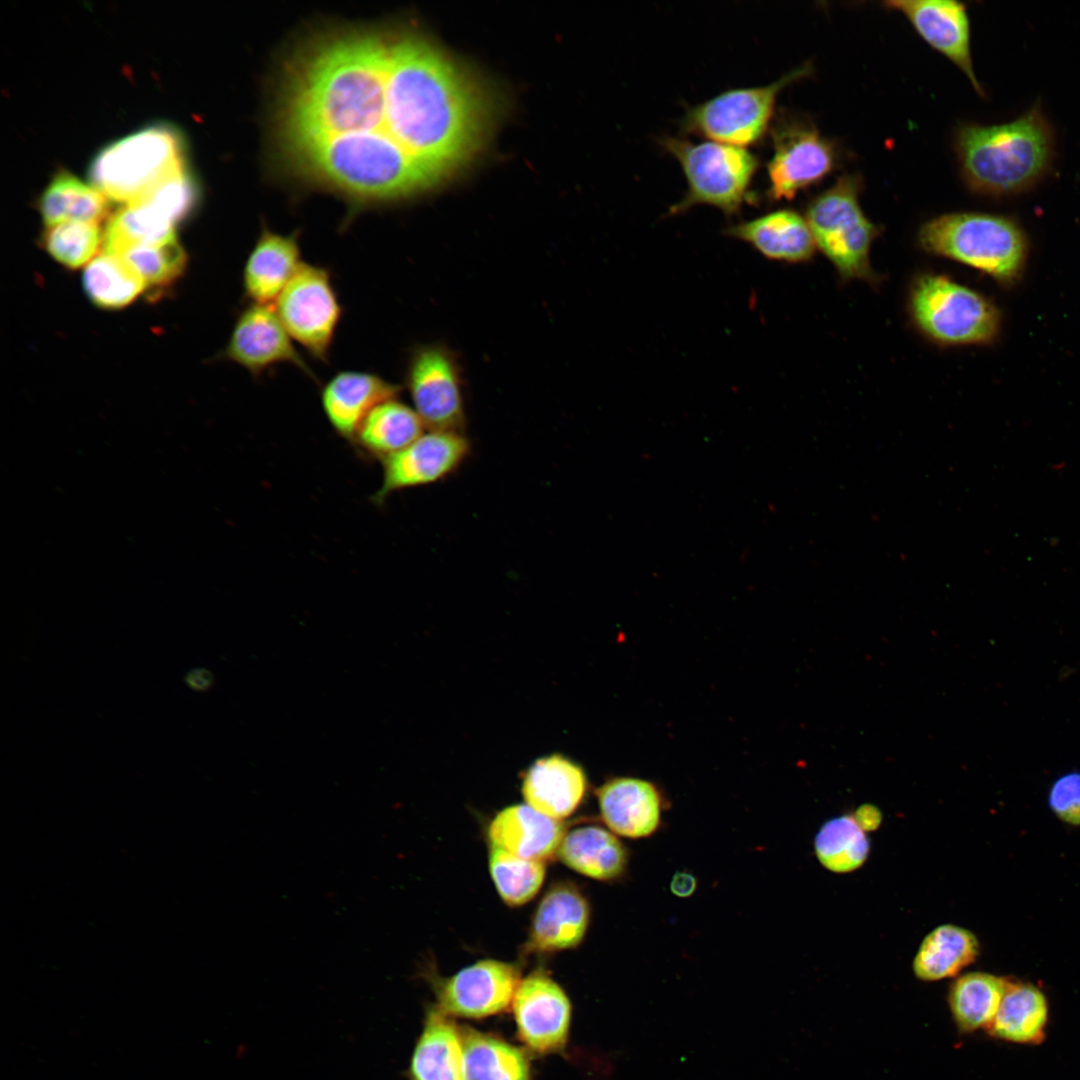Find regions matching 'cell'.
<instances>
[{"instance_id":"cell-24","label":"cell","mask_w":1080,"mask_h":1080,"mask_svg":"<svg viewBox=\"0 0 1080 1080\" xmlns=\"http://www.w3.org/2000/svg\"><path fill=\"white\" fill-rule=\"evenodd\" d=\"M406 1076L408 1080H463L461 1029L435 1004L425 1010Z\"/></svg>"},{"instance_id":"cell-7","label":"cell","mask_w":1080,"mask_h":1080,"mask_svg":"<svg viewBox=\"0 0 1080 1080\" xmlns=\"http://www.w3.org/2000/svg\"><path fill=\"white\" fill-rule=\"evenodd\" d=\"M175 130L152 126L105 147L90 166L93 186L108 199L130 203L165 178L185 169Z\"/></svg>"},{"instance_id":"cell-34","label":"cell","mask_w":1080,"mask_h":1080,"mask_svg":"<svg viewBox=\"0 0 1080 1080\" xmlns=\"http://www.w3.org/2000/svg\"><path fill=\"white\" fill-rule=\"evenodd\" d=\"M818 861L834 873H848L861 867L869 854L866 832L853 815L830 819L822 825L814 842Z\"/></svg>"},{"instance_id":"cell-29","label":"cell","mask_w":1080,"mask_h":1080,"mask_svg":"<svg viewBox=\"0 0 1080 1080\" xmlns=\"http://www.w3.org/2000/svg\"><path fill=\"white\" fill-rule=\"evenodd\" d=\"M979 948L970 930L953 924L938 926L922 940L913 960V972L923 981L954 977L976 960Z\"/></svg>"},{"instance_id":"cell-25","label":"cell","mask_w":1080,"mask_h":1080,"mask_svg":"<svg viewBox=\"0 0 1080 1080\" xmlns=\"http://www.w3.org/2000/svg\"><path fill=\"white\" fill-rule=\"evenodd\" d=\"M557 856L572 870L600 881L620 877L628 864L624 845L599 826L575 828L564 835Z\"/></svg>"},{"instance_id":"cell-30","label":"cell","mask_w":1080,"mask_h":1080,"mask_svg":"<svg viewBox=\"0 0 1080 1080\" xmlns=\"http://www.w3.org/2000/svg\"><path fill=\"white\" fill-rule=\"evenodd\" d=\"M1008 980L986 972H969L958 977L948 991L952 1018L960 1032L990 1026L1004 996Z\"/></svg>"},{"instance_id":"cell-11","label":"cell","mask_w":1080,"mask_h":1080,"mask_svg":"<svg viewBox=\"0 0 1080 1080\" xmlns=\"http://www.w3.org/2000/svg\"><path fill=\"white\" fill-rule=\"evenodd\" d=\"M294 343L274 305L247 303L238 313L220 356L256 379L271 374L280 365L289 364L317 381Z\"/></svg>"},{"instance_id":"cell-4","label":"cell","mask_w":1080,"mask_h":1080,"mask_svg":"<svg viewBox=\"0 0 1080 1080\" xmlns=\"http://www.w3.org/2000/svg\"><path fill=\"white\" fill-rule=\"evenodd\" d=\"M856 175L840 177L808 205L805 219L816 248L830 261L841 280L880 282L870 263V250L879 228L864 214Z\"/></svg>"},{"instance_id":"cell-39","label":"cell","mask_w":1080,"mask_h":1080,"mask_svg":"<svg viewBox=\"0 0 1080 1080\" xmlns=\"http://www.w3.org/2000/svg\"><path fill=\"white\" fill-rule=\"evenodd\" d=\"M1048 806L1065 824L1080 826V771L1066 772L1053 781Z\"/></svg>"},{"instance_id":"cell-28","label":"cell","mask_w":1080,"mask_h":1080,"mask_svg":"<svg viewBox=\"0 0 1080 1080\" xmlns=\"http://www.w3.org/2000/svg\"><path fill=\"white\" fill-rule=\"evenodd\" d=\"M424 428L413 407L392 398L369 412L353 441L367 454L382 460L408 446Z\"/></svg>"},{"instance_id":"cell-5","label":"cell","mask_w":1080,"mask_h":1080,"mask_svg":"<svg viewBox=\"0 0 1080 1080\" xmlns=\"http://www.w3.org/2000/svg\"><path fill=\"white\" fill-rule=\"evenodd\" d=\"M908 312L920 333L941 346L988 344L1000 328L999 311L986 297L942 274L914 278Z\"/></svg>"},{"instance_id":"cell-16","label":"cell","mask_w":1080,"mask_h":1080,"mask_svg":"<svg viewBox=\"0 0 1080 1080\" xmlns=\"http://www.w3.org/2000/svg\"><path fill=\"white\" fill-rule=\"evenodd\" d=\"M921 38L947 57L968 77L975 90H983L975 76L970 51V24L965 6L953 0H890Z\"/></svg>"},{"instance_id":"cell-31","label":"cell","mask_w":1080,"mask_h":1080,"mask_svg":"<svg viewBox=\"0 0 1080 1080\" xmlns=\"http://www.w3.org/2000/svg\"><path fill=\"white\" fill-rule=\"evenodd\" d=\"M45 225L65 221L99 223L108 214V198L95 186L62 172L54 177L39 202Z\"/></svg>"},{"instance_id":"cell-40","label":"cell","mask_w":1080,"mask_h":1080,"mask_svg":"<svg viewBox=\"0 0 1080 1080\" xmlns=\"http://www.w3.org/2000/svg\"><path fill=\"white\" fill-rule=\"evenodd\" d=\"M187 687L195 692H206L214 684V676L206 668L198 667L190 669L183 677Z\"/></svg>"},{"instance_id":"cell-32","label":"cell","mask_w":1080,"mask_h":1080,"mask_svg":"<svg viewBox=\"0 0 1080 1080\" xmlns=\"http://www.w3.org/2000/svg\"><path fill=\"white\" fill-rule=\"evenodd\" d=\"M82 285L89 300L106 310L128 306L147 289L143 278L129 263L106 251L86 265Z\"/></svg>"},{"instance_id":"cell-22","label":"cell","mask_w":1080,"mask_h":1080,"mask_svg":"<svg viewBox=\"0 0 1080 1080\" xmlns=\"http://www.w3.org/2000/svg\"><path fill=\"white\" fill-rule=\"evenodd\" d=\"M583 769L554 754L538 759L526 772L522 794L531 808L555 820L571 815L586 792Z\"/></svg>"},{"instance_id":"cell-21","label":"cell","mask_w":1080,"mask_h":1080,"mask_svg":"<svg viewBox=\"0 0 1080 1080\" xmlns=\"http://www.w3.org/2000/svg\"><path fill=\"white\" fill-rule=\"evenodd\" d=\"M564 826L529 805L501 810L488 828L490 845L519 858L544 862L557 856Z\"/></svg>"},{"instance_id":"cell-23","label":"cell","mask_w":1080,"mask_h":1080,"mask_svg":"<svg viewBox=\"0 0 1080 1080\" xmlns=\"http://www.w3.org/2000/svg\"><path fill=\"white\" fill-rule=\"evenodd\" d=\"M590 908L573 885L559 883L548 890L533 917L530 946L550 952L576 947L588 928Z\"/></svg>"},{"instance_id":"cell-19","label":"cell","mask_w":1080,"mask_h":1080,"mask_svg":"<svg viewBox=\"0 0 1080 1080\" xmlns=\"http://www.w3.org/2000/svg\"><path fill=\"white\" fill-rule=\"evenodd\" d=\"M600 814L605 824L623 837L650 836L660 824L662 797L650 781L634 777H615L596 791Z\"/></svg>"},{"instance_id":"cell-8","label":"cell","mask_w":1080,"mask_h":1080,"mask_svg":"<svg viewBox=\"0 0 1080 1080\" xmlns=\"http://www.w3.org/2000/svg\"><path fill=\"white\" fill-rule=\"evenodd\" d=\"M811 72L812 65L805 63L769 85L724 91L691 107L681 127L719 143L739 147L757 143L768 130L779 93Z\"/></svg>"},{"instance_id":"cell-35","label":"cell","mask_w":1080,"mask_h":1080,"mask_svg":"<svg viewBox=\"0 0 1080 1080\" xmlns=\"http://www.w3.org/2000/svg\"><path fill=\"white\" fill-rule=\"evenodd\" d=\"M489 869L500 897L509 906L530 901L540 890L545 877L544 862L519 858L492 845Z\"/></svg>"},{"instance_id":"cell-2","label":"cell","mask_w":1080,"mask_h":1080,"mask_svg":"<svg viewBox=\"0 0 1080 1080\" xmlns=\"http://www.w3.org/2000/svg\"><path fill=\"white\" fill-rule=\"evenodd\" d=\"M963 177L974 191L1008 195L1023 191L1046 172L1052 136L1041 112L993 126L965 125L956 135Z\"/></svg>"},{"instance_id":"cell-26","label":"cell","mask_w":1080,"mask_h":1080,"mask_svg":"<svg viewBox=\"0 0 1080 1080\" xmlns=\"http://www.w3.org/2000/svg\"><path fill=\"white\" fill-rule=\"evenodd\" d=\"M460 1029L463 1080H532L530 1060L523 1049L469 1026Z\"/></svg>"},{"instance_id":"cell-38","label":"cell","mask_w":1080,"mask_h":1080,"mask_svg":"<svg viewBox=\"0 0 1080 1080\" xmlns=\"http://www.w3.org/2000/svg\"><path fill=\"white\" fill-rule=\"evenodd\" d=\"M136 200L150 204L176 225L194 209L197 190L186 169H183L165 178Z\"/></svg>"},{"instance_id":"cell-20","label":"cell","mask_w":1080,"mask_h":1080,"mask_svg":"<svg viewBox=\"0 0 1080 1080\" xmlns=\"http://www.w3.org/2000/svg\"><path fill=\"white\" fill-rule=\"evenodd\" d=\"M725 233L750 244L768 259L787 263L806 262L817 249L806 219L789 209L732 225Z\"/></svg>"},{"instance_id":"cell-12","label":"cell","mask_w":1080,"mask_h":1080,"mask_svg":"<svg viewBox=\"0 0 1080 1080\" xmlns=\"http://www.w3.org/2000/svg\"><path fill=\"white\" fill-rule=\"evenodd\" d=\"M405 384L413 409L429 430L462 432L465 410L461 380L452 356L436 345L415 348Z\"/></svg>"},{"instance_id":"cell-3","label":"cell","mask_w":1080,"mask_h":1080,"mask_svg":"<svg viewBox=\"0 0 1080 1080\" xmlns=\"http://www.w3.org/2000/svg\"><path fill=\"white\" fill-rule=\"evenodd\" d=\"M917 242L928 254L973 267L1001 283L1013 282L1027 257L1019 226L1009 218L984 213L935 217L920 227Z\"/></svg>"},{"instance_id":"cell-1","label":"cell","mask_w":1080,"mask_h":1080,"mask_svg":"<svg viewBox=\"0 0 1080 1080\" xmlns=\"http://www.w3.org/2000/svg\"><path fill=\"white\" fill-rule=\"evenodd\" d=\"M273 115L278 159L351 215L431 187L437 173L418 88L417 34L341 27L284 63Z\"/></svg>"},{"instance_id":"cell-10","label":"cell","mask_w":1080,"mask_h":1080,"mask_svg":"<svg viewBox=\"0 0 1080 1080\" xmlns=\"http://www.w3.org/2000/svg\"><path fill=\"white\" fill-rule=\"evenodd\" d=\"M772 145L767 194L773 201L792 200L834 169V146L807 122L782 119L773 127Z\"/></svg>"},{"instance_id":"cell-37","label":"cell","mask_w":1080,"mask_h":1080,"mask_svg":"<svg viewBox=\"0 0 1080 1080\" xmlns=\"http://www.w3.org/2000/svg\"><path fill=\"white\" fill-rule=\"evenodd\" d=\"M116 255L136 270L147 288L153 289H163L173 284L187 265L186 252L177 239L165 243L132 245Z\"/></svg>"},{"instance_id":"cell-42","label":"cell","mask_w":1080,"mask_h":1080,"mask_svg":"<svg viewBox=\"0 0 1080 1080\" xmlns=\"http://www.w3.org/2000/svg\"><path fill=\"white\" fill-rule=\"evenodd\" d=\"M853 817L865 832L877 828L881 822L880 811L871 805L858 808Z\"/></svg>"},{"instance_id":"cell-18","label":"cell","mask_w":1080,"mask_h":1080,"mask_svg":"<svg viewBox=\"0 0 1080 1080\" xmlns=\"http://www.w3.org/2000/svg\"><path fill=\"white\" fill-rule=\"evenodd\" d=\"M299 232L282 234L262 225L242 271V288L247 303L276 301L301 263Z\"/></svg>"},{"instance_id":"cell-14","label":"cell","mask_w":1080,"mask_h":1080,"mask_svg":"<svg viewBox=\"0 0 1080 1080\" xmlns=\"http://www.w3.org/2000/svg\"><path fill=\"white\" fill-rule=\"evenodd\" d=\"M512 1010L517 1036L529 1051L549 1055L566 1049L572 1006L564 990L545 972L533 971L519 982Z\"/></svg>"},{"instance_id":"cell-6","label":"cell","mask_w":1080,"mask_h":1080,"mask_svg":"<svg viewBox=\"0 0 1080 1080\" xmlns=\"http://www.w3.org/2000/svg\"><path fill=\"white\" fill-rule=\"evenodd\" d=\"M659 143L679 162L687 181L685 195L669 209V214L704 204L733 216L753 200L750 186L759 161L746 148L668 136Z\"/></svg>"},{"instance_id":"cell-36","label":"cell","mask_w":1080,"mask_h":1080,"mask_svg":"<svg viewBox=\"0 0 1080 1080\" xmlns=\"http://www.w3.org/2000/svg\"><path fill=\"white\" fill-rule=\"evenodd\" d=\"M103 240L99 223L65 221L46 227L41 244L59 264L77 269L95 258Z\"/></svg>"},{"instance_id":"cell-17","label":"cell","mask_w":1080,"mask_h":1080,"mask_svg":"<svg viewBox=\"0 0 1080 1080\" xmlns=\"http://www.w3.org/2000/svg\"><path fill=\"white\" fill-rule=\"evenodd\" d=\"M401 387L377 373L341 370L321 387L324 414L337 434L353 440L360 424L378 404L397 398Z\"/></svg>"},{"instance_id":"cell-27","label":"cell","mask_w":1080,"mask_h":1080,"mask_svg":"<svg viewBox=\"0 0 1080 1080\" xmlns=\"http://www.w3.org/2000/svg\"><path fill=\"white\" fill-rule=\"evenodd\" d=\"M1048 1004L1043 992L1029 983L1008 980L998 1012L988 1027L995 1038L1021 1044L1044 1038Z\"/></svg>"},{"instance_id":"cell-33","label":"cell","mask_w":1080,"mask_h":1080,"mask_svg":"<svg viewBox=\"0 0 1080 1080\" xmlns=\"http://www.w3.org/2000/svg\"><path fill=\"white\" fill-rule=\"evenodd\" d=\"M173 240H176L175 224L150 204L136 200L110 217L104 229L103 251L116 254L132 245Z\"/></svg>"},{"instance_id":"cell-15","label":"cell","mask_w":1080,"mask_h":1080,"mask_svg":"<svg viewBox=\"0 0 1080 1080\" xmlns=\"http://www.w3.org/2000/svg\"><path fill=\"white\" fill-rule=\"evenodd\" d=\"M462 432L429 430L400 451L381 460L382 484L373 496L376 504L408 488L425 486L454 473L470 454Z\"/></svg>"},{"instance_id":"cell-41","label":"cell","mask_w":1080,"mask_h":1080,"mask_svg":"<svg viewBox=\"0 0 1080 1080\" xmlns=\"http://www.w3.org/2000/svg\"><path fill=\"white\" fill-rule=\"evenodd\" d=\"M696 878L688 872H677L671 881V891L679 897H688L695 891Z\"/></svg>"},{"instance_id":"cell-9","label":"cell","mask_w":1080,"mask_h":1080,"mask_svg":"<svg viewBox=\"0 0 1080 1080\" xmlns=\"http://www.w3.org/2000/svg\"><path fill=\"white\" fill-rule=\"evenodd\" d=\"M274 307L293 341L327 364L344 311L329 269L303 261Z\"/></svg>"},{"instance_id":"cell-13","label":"cell","mask_w":1080,"mask_h":1080,"mask_svg":"<svg viewBox=\"0 0 1080 1080\" xmlns=\"http://www.w3.org/2000/svg\"><path fill=\"white\" fill-rule=\"evenodd\" d=\"M435 1005L450 1017L482 1019L504 1012L519 984L511 963L485 959L442 978L430 975Z\"/></svg>"}]
</instances>
